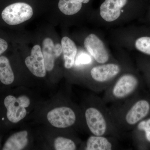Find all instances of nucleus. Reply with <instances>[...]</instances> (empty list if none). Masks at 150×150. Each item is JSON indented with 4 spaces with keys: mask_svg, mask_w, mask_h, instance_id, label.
I'll return each mask as SVG.
<instances>
[{
    "mask_svg": "<svg viewBox=\"0 0 150 150\" xmlns=\"http://www.w3.org/2000/svg\"><path fill=\"white\" fill-rule=\"evenodd\" d=\"M107 105L96 95L89 97L84 112L87 128L91 135L110 136L121 140L127 134L118 129Z\"/></svg>",
    "mask_w": 150,
    "mask_h": 150,
    "instance_id": "obj_1",
    "label": "nucleus"
},
{
    "mask_svg": "<svg viewBox=\"0 0 150 150\" xmlns=\"http://www.w3.org/2000/svg\"><path fill=\"white\" fill-rule=\"evenodd\" d=\"M139 85L137 75L126 70L104 91L103 100L107 105L123 102L134 96Z\"/></svg>",
    "mask_w": 150,
    "mask_h": 150,
    "instance_id": "obj_2",
    "label": "nucleus"
},
{
    "mask_svg": "<svg viewBox=\"0 0 150 150\" xmlns=\"http://www.w3.org/2000/svg\"><path fill=\"white\" fill-rule=\"evenodd\" d=\"M93 66L89 72L88 84L93 92L104 91L127 69L118 63L108 62Z\"/></svg>",
    "mask_w": 150,
    "mask_h": 150,
    "instance_id": "obj_3",
    "label": "nucleus"
},
{
    "mask_svg": "<svg viewBox=\"0 0 150 150\" xmlns=\"http://www.w3.org/2000/svg\"><path fill=\"white\" fill-rule=\"evenodd\" d=\"M30 104V100L26 96L16 97L12 95H8L3 100L6 110V118L11 123H16L22 120L27 114L26 108Z\"/></svg>",
    "mask_w": 150,
    "mask_h": 150,
    "instance_id": "obj_4",
    "label": "nucleus"
},
{
    "mask_svg": "<svg viewBox=\"0 0 150 150\" xmlns=\"http://www.w3.org/2000/svg\"><path fill=\"white\" fill-rule=\"evenodd\" d=\"M33 15L32 7L23 2L14 3L4 9L1 13L3 20L10 25H16L30 19Z\"/></svg>",
    "mask_w": 150,
    "mask_h": 150,
    "instance_id": "obj_5",
    "label": "nucleus"
},
{
    "mask_svg": "<svg viewBox=\"0 0 150 150\" xmlns=\"http://www.w3.org/2000/svg\"><path fill=\"white\" fill-rule=\"evenodd\" d=\"M47 119L52 126L58 128H69L76 121V112L68 106L57 108L51 110L47 114Z\"/></svg>",
    "mask_w": 150,
    "mask_h": 150,
    "instance_id": "obj_6",
    "label": "nucleus"
},
{
    "mask_svg": "<svg viewBox=\"0 0 150 150\" xmlns=\"http://www.w3.org/2000/svg\"><path fill=\"white\" fill-rule=\"evenodd\" d=\"M84 46L98 64H104L109 62L110 55L104 43L97 35L91 33L88 35L84 40Z\"/></svg>",
    "mask_w": 150,
    "mask_h": 150,
    "instance_id": "obj_7",
    "label": "nucleus"
},
{
    "mask_svg": "<svg viewBox=\"0 0 150 150\" xmlns=\"http://www.w3.org/2000/svg\"><path fill=\"white\" fill-rule=\"evenodd\" d=\"M128 2V0H105L100 7V15L103 19L112 22L118 20L121 11Z\"/></svg>",
    "mask_w": 150,
    "mask_h": 150,
    "instance_id": "obj_8",
    "label": "nucleus"
},
{
    "mask_svg": "<svg viewBox=\"0 0 150 150\" xmlns=\"http://www.w3.org/2000/svg\"><path fill=\"white\" fill-rule=\"evenodd\" d=\"M25 64L33 74L38 77H44L46 69L42 51L40 46L35 45L33 47L30 56L25 59Z\"/></svg>",
    "mask_w": 150,
    "mask_h": 150,
    "instance_id": "obj_9",
    "label": "nucleus"
},
{
    "mask_svg": "<svg viewBox=\"0 0 150 150\" xmlns=\"http://www.w3.org/2000/svg\"><path fill=\"white\" fill-rule=\"evenodd\" d=\"M118 139L110 136L91 135L86 143L85 150H112L117 149Z\"/></svg>",
    "mask_w": 150,
    "mask_h": 150,
    "instance_id": "obj_10",
    "label": "nucleus"
},
{
    "mask_svg": "<svg viewBox=\"0 0 150 150\" xmlns=\"http://www.w3.org/2000/svg\"><path fill=\"white\" fill-rule=\"evenodd\" d=\"M42 46V54L46 70L51 71L54 69L55 60L62 53V45L59 43L55 45L51 38H47L43 40Z\"/></svg>",
    "mask_w": 150,
    "mask_h": 150,
    "instance_id": "obj_11",
    "label": "nucleus"
},
{
    "mask_svg": "<svg viewBox=\"0 0 150 150\" xmlns=\"http://www.w3.org/2000/svg\"><path fill=\"white\" fill-rule=\"evenodd\" d=\"M61 44L64 60V67L66 69H69L72 68L74 64L77 48L74 41L67 36L62 38Z\"/></svg>",
    "mask_w": 150,
    "mask_h": 150,
    "instance_id": "obj_12",
    "label": "nucleus"
},
{
    "mask_svg": "<svg viewBox=\"0 0 150 150\" xmlns=\"http://www.w3.org/2000/svg\"><path fill=\"white\" fill-rule=\"evenodd\" d=\"M28 132L19 131L9 137L5 142L3 150H21L24 149L28 143Z\"/></svg>",
    "mask_w": 150,
    "mask_h": 150,
    "instance_id": "obj_13",
    "label": "nucleus"
},
{
    "mask_svg": "<svg viewBox=\"0 0 150 150\" xmlns=\"http://www.w3.org/2000/svg\"><path fill=\"white\" fill-rule=\"evenodd\" d=\"M14 80V74L8 58L0 56V83L3 85L9 86Z\"/></svg>",
    "mask_w": 150,
    "mask_h": 150,
    "instance_id": "obj_14",
    "label": "nucleus"
},
{
    "mask_svg": "<svg viewBox=\"0 0 150 150\" xmlns=\"http://www.w3.org/2000/svg\"><path fill=\"white\" fill-rule=\"evenodd\" d=\"M90 0H59V10L65 15L71 16L78 13L82 7L83 4H87Z\"/></svg>",
    "mask_w": 150,
    "mask_h": 150,
    "instance_id": "obj_15",
    "label": "nucleus"
},
{
    "mask_svg": "<svg viewBox=\"0 0 150 150\" xmlns=\"http://www.w3.org/2000/svg\"><path fill=\"white\" fill-rule=\"evenodd\" d=\"M134 46L139 52L150 56V35H143L138 37L134 42Z\"/></svg>",
    "mask_w": 150,
    "mask_h": 150,
    "instance_id": "obj_16",
    "label": "nucleus"
},
{
    "mask_svg": "<svg viewBox=\"0 0 150 150\" xmlns=\"http://www.w3.org/2000/svg\"><path fill=\"white\" fill-rule=\"evenodd\" d=\"M54 148L56 150H75L76 149V145L71 139L60 137L55 140Z\"/></svg>",
    "mask_w": 150,
    "mask_h": 150,
    "instance_id": "obj_17",
    "label": "nucleus"
},
{
    "mask_svg": "<svg viewBox=\"0 0 150 150\" xmlns=\"http://www.w3.org/2000/svg\"><path fill=\"white\" fill-rule=\"evenodd\" d=\"M134 128L137 131L144 132L145 139L150 143V118L140 121Z\"/></svg>",
    "mask_w": 150,
    "mask_h": 150,
    "instance_id": "obj_18",
    "label": "nucleus"
},
{
    "mask_svg": "<svg viewBox=\"0 0 150 150\" xmlns=\"http://www.w3.org/2000/svg\"><path fill=\"white\" fill-rule=\"evenodd\" d=\"M92 62L91 57L88 54L82 53L79 54L75 59V64L76 66L90 64Z\"/></svg>",
    "mask_w": 150,
    "mask_h": 150,
    "instance_id": "obj_19",
    "label": "nucleus"
},
{
    "mask_svg": "<svg viewBox=\"0 0 150 150\" xmlns=\"http://www.w3.org/2000/svg\"><path fill=\"white\" fill-rule=\"evenodd\" d=\"M8 47V44L6 41L2 38H0V56L3 54Z\"/></svg>",
    "mask_w": 150,
    "mask_h": 150,
    "instance_id": "obj_20",
    "label": "nucleus"
}]
</instances>
